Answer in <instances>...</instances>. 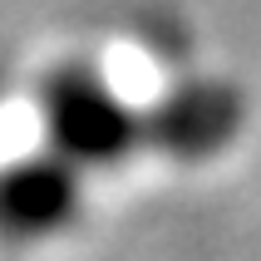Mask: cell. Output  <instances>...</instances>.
<instances>
[{
    "mask_svg": "<svg viewBox=\"0 0 261 261\" xmlns=\"http://www.w3.org/2000/svg\"><path fill=\"white\" fill-rule=\"evenodd\" d=\"M49 153L69 168H114L143 143V114H133L114 89L84 64H64L44 84Z\"/></svg>",
    "mask_w": 261,
    "mask_h": 261,
    "instance_id": "1",
    "label": "cell"
},
{
    "mask_svg": "<svg viewBox=\"0 0 261 261\" xmlns=\"http://www.w3.org/2000/svg\"><path fill=\"white\" fill-rule=\"evenodd\" d=\"M247 103L227 79H182L143 114V143L177 163H202L242 133Z\"/></svg>",
    "mask_w": 261,
    "mask_h": 261,
    "instance_id": "2",
    "label": "cell"
},
{
    "mask_svg": "<svg viewBox=\"0 0 261 261\" xmlns=\"http://www.w3.org/2000/svg\"><path fill=\"white\" fill-rule=\"evenodd\" d=\"M79 217V168L55 153L25 158L0 173V232L49 237Z\"/></svg>",
    "mask_w": 261,
    "mask_h": 261,
    "instance_id": "3",
    "label": "cell"
}]
</instances>
